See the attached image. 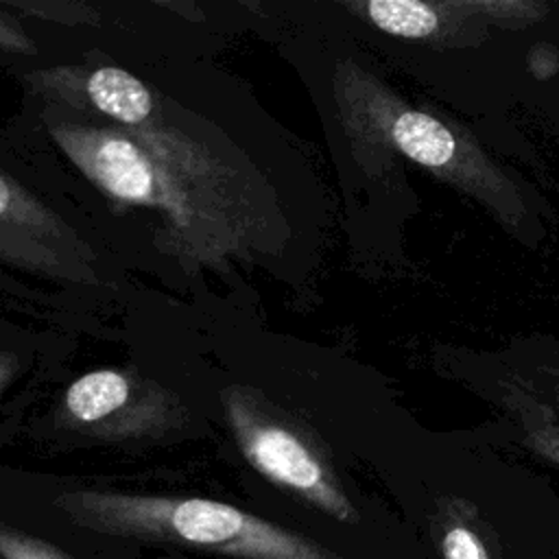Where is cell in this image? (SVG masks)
<instances>
[{"label":"cell","instance_id":"5","mask_svg":"<svg viewBox=\"0 0 559 559\" xmlns=\"http://www.w3.org/2000/svg\"><path fill=\"white\" fill-rule=\"evenodd\" d=\"M129 380L114 369H98L74 380L66 393L68 413L81 424H96L129 402Z\"/></svg>","mask_w":559,"mask_h":559},{"label":"cell","instance_id":"8","mask_svg":"<svg viewBox=\"0 0 559 559\" xmlns=\"http://www.w3.org/2000/svg\"><path fill=\"white\" fill-rule=\"evenodd\" d=\"M443 559H491L480 533L463 518H452L441 533Z\"/></svg>","mask_w":559,"mask_h":559},{"label":"cell","instance_id":"4","mask_svg":"<svg viewBox=\"0 0 559 559\" xmlns=\"http://www.w3.org/2000/svg\"><path fill=\"white\" fill-rule=\"evenodd\" d=\"M85 92L98 111L124 124H142L153 114L151 90L116 66L96 68L85 83Z\"/></svg>","mask_w":559,"mask_h":559},{"label":"cell","instance_id":"2","mask_svg":"<svg viewBox=\"0 0 559 559\" xmlns=\"http://www.w3.org/2000/svg\"><path fill=\"white\" fill-rule=\"evenodd\" d=\"M227 415L245 459L264 478L301 496L334 520H356L345 493L295 432L251 411L240 395L227 397Z\"/></svg>","mask_w":559,"mask_h":559},{"label":"cell","instance_id":"9","mask_svg":"<svg viewBox=\"0 0 559 559\" xmlns=\"http://www.w3.org/2000/svg\"><path fill=\"white\" fill-rule=\"evenodd\" d=\"M0 559H70L59 548L13 526L0 524Z\"/></svg>","mask_w":559,"mask_h":559},{"label":"cell","instance_id":"3","mask_svg":"<svg viewBox=\"0 0 559 559\" xmlns=\"http://www.w3.org/2000/svg\"><path fill=\"white\" fill-rule=\"evenodd\" d=\"M57 138L83 173L114 199L135 205L177 207L157 166L133 140L98 129H59Z\"/></svg>","mask_w":559,"mask_h":559},{"label":"cell","instance_id":"11","mask_svg":"<svg viewBox=\"0 0 559 559\" xmlns=\"http://www.w3.org/2000/svg\"><path fill=\"white\" fill-rule=\"evenodd\" d=\"M13 207V192L7 179L0 175V216H7Z\"/></svg>","mask_w":559,"mask_h":559},{"label":"cell","instance_id":"10","mask_svg":"<svg viewBox=\"0 0 559 559\" xmlns=\"http://www.w3.org/2000/svg\"><path fill=\"white\" fill-rule=\"evenodd\" d=\"M0 44L13 46V48H28V44H26L15 31H11L9 26H4L2 22H0Z\"/></svg>","mask_w":559,"mask_h":559},{"label":"cell","instance_id":"6","mask_svg":"<svg viewBox=\"0 0 559 559\" xmlns=\"http://www.w3.org/2000/svg\"><path fill=\"white\" fill-rule=\"evenodd\" d=\"M393 140L411 159L439 168L454 155L452 133L432 116L421 111H406L393 122Z\"/></svg>","mask_w":559,"mask_h":559},{"label":"cell","instance_id":"1","mask_svg":"<svg viewBox=\"0 0 559 559\" xmlns=\"http://www.w3.org/2000/svg\"><path fill=\"white\" fill-rule=\"evenodd\" d=\"M55 504L92 531L240 559H341L295 531L207 498L68 491Z\"/></svg>","mask_w":559,"mask_h":559},{"label":"cell","instance_id":"7","mask_svg":"<svg viewBox=\"0 0 559 559\" xmlns=\"http://www.w3.org/2000/svg\"><path fill=\"white\" fill-rule=\"evenodd\" d=\"M371 22L402 37H426L437 28V13L415 0H373L367 4Z\"/></svg>","mask_w":559,"mask_h":559}]
</instances>
